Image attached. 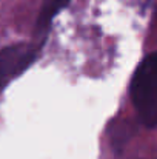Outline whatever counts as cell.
<instances>
[{"instance_id": "2", "label": "cell", "mask_w": 157, "mask_h": 159, "mask_svg": "<svg viewBox=\"0 0 157 159\" xmlns=\"http://www.w3.org/2000/svg\"><path fill=\"white\" fill-rule=\"evenodd\" d=\"M36 50L28 45H12L6 47L0 51V91L3 87L22 74L34 60Z\"/></svg>"}, {"instance_id": "1", "label": "cell", "mask_w": 157, "mask_h": 159, "mask_svg": "<svg viewBox=\"0 0 157 159\" xmlns=\"http://www.w3.org/2000/svg\"><path fill=\"white\" fill-rule=\"evenodd\" d=\"M129 93L142 122L148 127L157 125V51L148 54L137 66Z\"/></svg>"}, {"instance_id": "3", "label": "cell", "mask_w": 157, "mask_h": 159, "mask_svg": "<svg viewBox=\"0 0 157 159\" xmlns=\"http://www.w3.org/2000/svg\"><path fill=\"white\" fill-rule=\"evenodd\" d=\"M69 3V0H46L45 5L42 6V11L39 14L37 19V25H36V31L39 36H43L50 26H51L52 19Z\"/></svg>"}]
</instances>
